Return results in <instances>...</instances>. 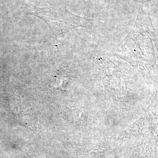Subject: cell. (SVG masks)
Instances as JSON below:
<instances>
[{"instance_id": "obj_1", "label": "cell", "mask_w": 158, "mask_h": 158, "mask_svg": "<svg viewBox=\"0 0 158 158\" xmlns=\"http://www.w3.org/2000/svg\"><path fill=\"white\" fill-rule=\"evenodd\" d=\"M31 14L42 19L57 40H60L74 29L87 28L93 19L80 17L70 11L63 0H45L43 6H30Z\"/></svg>"}]
</instances>
